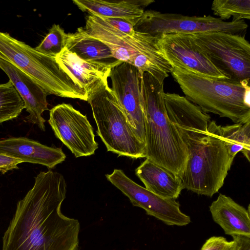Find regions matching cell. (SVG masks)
Listing matches in <instances>:
<instances>
[{
    "instance_id": "cell-15",
    "label": "cell",
    "mask_w": 250,
    "mask_h": 250,
    "mask_svg": "<svg viewBox=\"0 0 250 250\" xmlns=\"http://www.w3.org/2000/svg\"><path fill=\"white\" fill-rule=\"evenodd\" d=\"M0 154L54 168L63 162L66 155L62 148L48 146L25 137H11L0 140Z\"/></svg>"
},
{
    "instance_id": "cell-2",
    "label": "cell",
    "mask_w": 250,
    "mask_h": 250,
    "mask_svg": "<svg viewBox=\"0 0 250 250\" xmlns=\"http://www.w3.org/2000/svg\"><path fill=\"white\" fill-rule=\"evenodd\" d=\"M168 119L188 151L180 177L183 189L212 197L223 187L233 159L221 136V125L200 107L178 94L165 93Z\"/></svg>"
},
{
    "instance_id": "cell-20",
    "label": "cell",
    "mask_w": 250,
    "mask_h": 250,
    "mask_svg": "<svg viewBox=\"0 0 250 250\" xmlns=\"http://www.w3.org/2000/svg\"><path fill=\"white\" fill-rule=\"evenodd\" d=\"M55 59L87 93L99 83L107 81L111 68L84 61L65 48Z\"/></svg>"
},
{
    "instance_id": "cell-6",
    "label": "cell",
    "mask_w": 250,
    "mask_h": 250,
    "mask_svg": "<svg viewBox=\"0 0 250 250\" xmlns=\"http://www.w3.org/2000/svg\"><path fill=\"white\" fill-rule=\"evenodd\" d=\"M87 94L97 134L107 151L118 156L146 158L145 144L135 134L108 82L99 83Z\"/></svg>"
},
{
    "instance_id": "cell-9",
    "label": "cell",
    "mask_w": 250,
    "mask_h": 250,
    "mask_svg": "<svg viewBox=\"0 0 250 250\" xmlns=\"http://www.w3.org/2000/svg\"><path fill=\"white\" fill-rule=\"evenodd\" d=\"M160 52L172 68L207 78L228 79L212 63L192 34L171 33L157 37Z\"/></svg>"
},
{
    "instance_id": "cell-26",
    "label": "cell",
    "mask_w": 250,
    "mask_h": 250,
    "mask_svg": "<svg viewBox=\"0 0 250 250\" xmlns=\"http://www.w3.org/2000/svg\"><path fill=\"white\" fill-rule=\"evenodd\" d=\"M109 25L121 33L132 35L135 31L134 26L137 21L122 18H100Z\"/></svg>"
},
{
    "instance_id": "cell-17",
    "label": "cell",
    "mask_w": 250,
    "mask_h": 250,
    "mask_svg": "<svg viewBox=\"0 0 250 250\" xmlns=\"http://www.w3.org/2000/svg\"><path fill=\"white\" fill-rule=\"evenodd\" d=\"M65 48L86 62L112 68L121 62L116 59L104 43L79 27L73 33H66Z\"/></svg>"
},
{
    "instance_id": "cell-24",
    "label": "cell",
    "mask_w": 250,
    "mask_h": 250,
    "mask_svg": "<svg viewBox=\"0 0 250 250\" xmlns=\"http://www.w3.org/2000/svg\"><path fill=\"white\" fill-rule=\"evenodd\" d=\"M66 33L58 24H54L35 49L45 55L55 58L65 46Z\"/></svg>"
},
{
    "instance_id": "cell-19",
    "label": "cell",
    "mask_w": 250,
    "mask_h": 250,
    "mask_svg": "<svg viewBox=\"0 0 250 250\" xmlns=\"http://www.w3.org/2000/svg\"><path fill=\"white\" fill-rule=\"evenodd\" d=\"M135 174L146 189L164 198L177 199L183 189L178 176L147 159L136 168Z\"/></svg>"
},
{
    "instance_id": "cell-10",
    "label": "cell",
    "mask_w": 250,
    "mask_h": 250,
    "mask_svg": "<svg viewBox=\"0 0 250 250\" xmlns=\"http://www.w3.org/2000/svg\"><path fill=\"white\" fill-rule=\"evenodd\" d=\"M107 180L129 199L133 206L144 209L152 216L168 226H184L190 218L182 212L176 199L162 198L136 183L120 169L105 175Z\"/></svg>"
},
{
    "instance_id": "cell-13",
    "label": "cell",
    "mask_w": 250,
    "mask_h": 250,
    "mask_svg": "<svg viewBox=\"0 0 250 250\" xmlns=\"http://www.w3.org/2000/svg\"><path fill=\"white\" fill-rule=\"evenodd\" d=\"M111 90L135 134L145 144V117L141 92V76L131 64L122 62L112 68Z\"/></svg>"
},
{
    "instance_id": "cell-11",
    "label": "cell",
    "mask_w": 250,
    "mask_h": 250,
    "mask_svg": "<svg viewBox=\"0 0 250 250\" xmlns=\"http://www.w3.org/2000/svg\"><path fill=\"white\" fill-rule=\"evenodd\" d=\"M48 122L55 136L75 157L93 155L98 148L86 116L70 104L62 103L51 108Z\"/></svg>"
},
{
    "instance_id": "cell-3",
    "label": "cell",
    "mask_w": 250,
    "mask_h": 250,
    "mask_svg": "<svg viewBox=\"0 0 250 250\" xmlns=\"http://www.w3.org/2000/svg\"><path fill=\"white\" fill-rule=\"evenodd\" d=\"M145 117L146 158L180 178L188 160L187 148L167 115L164 83L145 72L140 78Z\"/></svg>"
},
{
    "instance_id": "cell-8",
    "label": "cell",
    "mask_w": 250,
    "mask_h": 250,
    "mask_svg": "<svg viewBox=\"0 0 250 250\" xmlns=\"http://www.w3.org/2000/svg\"><path fill=\"white\" fill-rule=\"evenodd\" d=\"M192 35L212 63L229 80L249 82L250 44L245 35L220 31Z\"/></svg>"
},
{
    "instance_id": "cell-18",
    "label": "cell",
    "mask_w": 250,
    "mask_h": 250,
    "mask_svg": "<svg viewBox=\"0 0 250 250\" xmlns=\"http://www.w3.org/2000/svg\"><path fill=\"white\" fill-rule=\"evenodd\" d=\"M82 11L99 18H122L138 21L153 0H73Z\"/></svg>"
},
{
    "instance_id": "cell-1",
    "label": "cell",
    "mask_w": 250,
    "mask_h": 250,
    "mask_svg": "<svg viewBox=\"0 0 250 250\" xmlns=\"http://www.w3.org/2000/svg\"><path fill=\"white\" fill-rule=\"evenodd\" d=\"M66 192L62 174L40 172L33 188L17 203L1 250H78L80 223L61 210Z\"/></svg>"
},
{
    "instance_id": "cell-7",
    "label": "cell",
    "mask_w": 250,
    "mask_h": 250,
    "mask_svg": "<svg viewBox=\"0 0 250 250\" xmlns=\"http://www.w3.org/2000/svg\"><path fill=\"white\" fill-rule=\"evenodd\" d=\"M248 27L243 20L226 21L210 15L189 16L148 10L144 11L134 30L156 37L167 34H193L213 31L245 35Z\"/></svg>"
},
{
    "instance_id": "cell-16",
    "label": "cell",
    "mask_w": 250,
    "mask_h": 250,
    "mask_svg": "<svg viewBox=\"0 0 250 250\" xmlns=\"http://www.w3.org/2000/svg\"><path fill=\"white\" fill-rule=\"evenodd\" d=\"M209 208L213 221L225 234L250 237V205L247 209L230 197L220 193Z\"/></svg>"
},
{
    "instance_id": "cell-23",
    "label": "cell",
    "mask_w": 250,
    "mask_h": 250,
    "mask_svg": "<svg viewBox=\"0 0 250 250\" xmlns=\"http://www.w3.org/2000/svg\"><path fill=\"white\" fill-rule=\"evenodd\" d=\"M211 8L213 14L223 21L231 17L232 21L250 19V0H215Z\"/></svg>"
},
{
    "instance_id": "cell-14",
    "label": "cell",
    "mask_w": 250,
    "mask_h": 250,
    "mask_svg": "<svg viewBox=\"0 0 250 250\" xmlns=\"http://www.w3.org/2000/svg\"><path fill=\"white\" fill-rule=\"evenodd\" d=\"M0 68L8 77L24 104L29 113L26 117L28 122L36 124L45 131V120L42 113L48 110L46 97L48 93L32 78L12 64L0 58Z\"/></svg>"
},
{
    "instance_id": "cell-27",
    "label": "cell",
    "mask_w": 250,
    "mask_h": 250,
    "mask_svg": "<svg viewBox=\"0 0 250 250\" xmlns=\"http://www.w3.org/2000/svg\"><path fill=\"white\" fill-rule=\"evenodd\" d=\"M23 163L21 160L0 154V171L4 174L9 170L18 169V165Z\"/></svg>"
},
{
    "instance_id": "cell-21",
    "label": "cell",
    "mask_w": 250,
    "mask_h": 250,
    "mask_svg": "<svg viewBox=\"0 0 250 250\" xmlns=\"http://www.w3.org/2000/svg\"><path fill=\"white\" fill-rule=\"evenodd\" d=\"M221 133L228 153L234 159L241 152L250 161V121L244 123H235L221 126Z\"/></svg>"
},
{
    "instance_id": "cell-22",
    "label": "cell",
    "mask_w": 250,
    "mask_h": 250,
    "mask_svg": "<svg viewBox=\"0 0 250 250\" xmlns=\"http://www.w3.org/2000/svg\"><path fill=\"white\" fill-rule=\"evenodd\" d=\"M24 108V102L11 82L0 83V124L17 118Z\"/></svg>"
},
{
    "instance_id": "cell-25",
    "label": "cell",
    "mask_w": 250,
    "mask_h": 250,
    "mask_svg": "<svg viewBox=\"0 0 250 250\" xmlns=\"http://www.w3.org/2000/svg\"><path fill=\"white\" fill-rule=\"evenodd\" d=\"M200 250H238L235 240L228 241L222 236H212L206 240Z\"/></svg>"
},
{
    "instance_id": "cell-5",
    "label": "cell",
    "mask_w": 250,
    "mask_h": 250,
    "mask_svg": "<svg viewBox=\"0 0 250 250\" xmlns=\"http://www.w3.org/2000/svg\"><path fill=\"white\" fill-rule=\"evenodd\" d=\"M0 58L32 78L48 94L87 101L85 90L56 62L35 48L0 31Z\"/></svg>"
},
{
    "instance_id": "cell-12",
    "label": "cell",
    "mask_w": 250,
    "mask_h": 250,
    "mask_svg": "<svg viewBox=\"0 0 250 250\" xmlns=\"http://www.w3.org/2000/svg\"><path fill=\"white\" fill-rule=\"evenodd\" d=\"M86 31L91 36L102 41L110 49L113 56L121 62L130 64L139 54L161 56L157 37L149 34L135 31L127 35L114 29L101 18L89 15L86 19Z\"/></svg>"
},
{
    "instance_id": "cell-4",
    "label": "cell",
    "mask_w": 250,
    "mask_h": 250,
    "mask_svg": "<svg viewBox=\"0 0 250 250\" xmlns=\"http://www.w3.org/2000/svg\"><path fill=\"white\" fill-rule=\"evenodd\" d=\"M171 74L185 97L204 112L234 123L250 121L249 82L211 79L177 68H172Z\"/></svg>"
}]
</instances>
